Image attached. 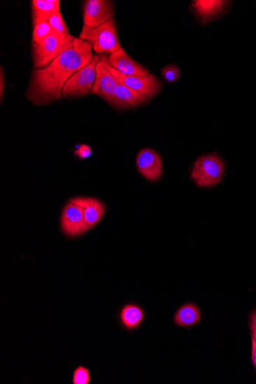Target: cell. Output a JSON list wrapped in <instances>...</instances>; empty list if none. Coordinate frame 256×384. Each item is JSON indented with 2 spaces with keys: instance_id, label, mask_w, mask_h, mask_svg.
<instances>
[{
  "instance_id": "ba28073f",
  "label": "cell",
  "mask_w": 256,
  "mask_h": 384,
  "mask_svg": "<svg viewBox=\"0 0 256 384\" xmlns=\"http://www.w3.org/2000/svg\"><path fill=\"white\" fill-rule=\"evenodd\" d=\"M114 10L113 4L107 0H86L84 4V26L97 27L113 20Z\"/></svg>"
},
{
  "instance_id": "44dd1931",
  "label": "cell",
  "mask_w": 256,
  "mask_h": 384,
  "mask_svg": "<svg viewBox=\"0 0 256 384\" xmlns=\"http://www.w3.org/2000/svg\"><path fill=\"white\" fill-rule=\"evenodd\" d=\"M162 77L168 82H175L180 77V70L176 65H168L161 71Z\"/></svg>"
},
{
  "instance_id": "ac0fdd59",
  "label": "cell",
  "mask_w": 256,
  "mask_h": 384,
  "mask_svg": "<svg viewBox=\"0 0 256 384\" xmlns=\"http://www.w3.org/2000/svg\"><path fill=\"white\" fill-rule=\"evenodd\" d=\"M53 29L48 22L38 23L33 29L32 41L33 44H39L53 32Z\"/></svg>"
},
{
  "instance_id": "277c9868",
  "label": "cell",
  "mask_w": 256,
  "mask_h": 384,
  "mask_svg": "<svg viewBox=\"0 0 256 384\" xmlns=\"http://www.w3.org/2000/svg\"><path fill=\"white\" fill-rule=\"evenodd\" d=\"M224 171V163L218 156L206 155L196 161L192 178L198 186L210 187L221 181Z\"/></svg>"
},
{
  "instance_id": "e0dca14e",
  "label": "cell",
  "mask_w": 256,
  "mask_h": 384,
  "mask_svg": "<svg viewBox=\"0 0 256 384\" xmlns=\"http://www.w3.org/2000/svg\"><path fill=\"white\" fill-rule=\"evenodd\" d=\"M226 3L222 0H196L194 2V7L196 13L206 20L218 13Z\"/></svg>"
},
{
  "instance_id": "8fae6325",
  "label": "cell",
  "mask_w": 256,
  "mask_h": 384,
  "mask_svg": "<svg viewBox=\"0 0 256 384\" xmlns=\"http://www.w3.org/2000/svg\"><path fill=\"white\" fill-rule=\"evenodd\" d=\"M69 201L81 208L90 230L101 221L105 213V206L95 198L76 197L70 199Z\"/></svg>"
},
{
  "instance_id": "3957f363",
  "label": "cell",
  "mask_w": 256,
  "mask_h": 384,
  "mask_svg": "<svg viewBox=\"0 0 256 384\" xmlns=\"http://www.w3.org/2000/svg\"><path fill=\"white\" fill-rule=\"evenodd\" d=\"M79 39L88 41L97 54H112L121 48L116 25L111 20L97 27L84 26Z\"/></svg>"
},
{
  "instance_id": "8992f818",
  "label": "cell",
  "mask_w": 256,
  "mask_h": 384,
  "mask_svg": "<svg viewBox=\"0 0 256 384\" xmlns=\"http://www.w3.org/2000/svg\"><path fill=\"white\" fill-rule=\"evenodd\" d=\"M109 69L115 78L120 80L123 84L142 93L147 99H151L159 93L161 83L153 74L126 75L115 70L109 65Z\"/></svg>"
},
{
  "instance_id": "cb8c5ba5",
  "label": "cell",
  "mask_w": 256,
  "mask_h": 384,
  "mask_svg": "<svg viewBox=\"0 0 256 384\" xmlns=\"http://www.w3.org/2000/svg\"><path fill=\"white\" fill-rule=\"evenodd\" d=\"M252 362L256 369V341L252 338Z\"/></svg>"
},
{
  "instance_id": "7a4b0ae2",
  "label": "cell",
  "mask_w": 256,
  "mask_h": 384,
  "mask_svg": "<svg viewBox=\"0 0 256 384\" xmlns=\"http://www.w3.org/2000/svg\"><path fill=\"white\" fill-rule=\"evenodd\" d=\"M75 37L55 29L42 43L32 46L33 62L37 69L46 68L66 49L71 48Z\"/></svg>"
},
{
  "instance_id": "7402d4cb",
  "label": "cell",
  "mask_w": 256,
  "mask_h": 384,
  "mask_svg": "<svg viewBox=\"0 0 256 384\" xmlns=\"http://www.w3.org/2000/svg\"><path fill=\"white\" fill-rule=\"evenodd\" d=\"M90 154H92V149L86 145H80L76 152V154L81 158V159H84V158L90 157Z\"/></svg>"
},
{
  "instance_id": "9c48e42d",
  "label": "cell",
  "mask_w": 256,
  "mask_h": 384,
  "mask_svg": "<svg viewBox=\"0 0 256 384\" xmlns=\"http://www.w3.org/2000/svg\"><path fill=\"white\" fill-rule=\"evenodd\" d=\"M61 225L65 234L71 237L84 234L90 230L81 208L70 201L63 208Z\"/></svg>"
},
{
  "instance_id": "30bf717a",
  "label": "cell",
  "mask_w": 256,
  "mask_h": 384,
  "mask_svg": "<svg viewBox=\"0 0 256 384\" xmlns=\"http://www.w3.org/2000/svg\"><path fill=\"white\" fill-rule=\"evenodd\" d=\"M139 172L148 180L156 181L162 174V161L160 155L151 149H144L137 157Z\"/></svg>"
},
{
  "instance_id": "52a82bcc",
  "label": "cell",
  "mask_w": 256,
  "mask_h": 384,
  "mask_svg": "<svg viewBox=\"0 0 256 384\" xmlns=\"http://www.w3.org/2000/svg\"><path fill=\"white\" fill-rule=\"evenodd\" d=\"M109 65V57L102 55L96 66V79L90 94L100 96L112 105L118 79L112 74Z\"/></svg>"
},
{
  "instance_id": "5b68a950",
  "label": "cell",
  "mask_w": 256,
  "mask_h": 384,
  "mask_svg": "<svg viewBox=\"0 0 256 384\" xmlns=\"http://www.w3.org/2000/svg\"><path fill=\"white\" fill-rule=\"evenodd\" d=\"M102 55L93 56V60L73 75L66 82L63 90V97H77L92 93L96 79V66Z\"/></svg>"
},
{
  "instance_id": "4fadbf2b",
  "label": "cell",
  "mask_w": 256,
  "mask_h": 384,
  "mask_svg": "<svg viewBox=\"0 0 256 384\" xmlns=\"http://www.w3.org/2000/svg\"><path fill=\"white\" fill-rule=\"evenodd\" d=\"M147 101L148 99L142 93L127 87L118 79V84L114 89L112 103L113 107L119 108V110H126V108L135 107Z\"/></svg>"
},
{
  "instance_id": "5bb4252c",
  "label": "cell",
  "mask_w": 256,
  "mask_h": 384,
  "mask_svg": "<svg viewBox=\"0 0 256 384\" xmlns=\"http://www.w3.org/2000/svg\"><path fill=\"white\" fill-rule=\"evenodd\" d=\"M33 27L43 22H47L50 15L60 12L59 0H33L32 1Z\"/></svg>"
},
{
  "instance_id": "603a6c76",
  "label": "cell",
  "mask_w": 256,
  "mask_h": 384,
  "mask_svg": "<svg viewBox=\"0 0 256 384\" xmlns=\"http://www.w3.org/2000/svg\"><path fill=\"white\" fill-rule=\"evenodd\" d=\"M250 321L252 338L256 341V310L251 314Z\"/></svg>"
},
{
  "instance_id": "6da1fadb",
  "label": "cell",
  "mask_w": 256,
  "mask_h": 384,
  "mask_svg": "<svg viewBox=\"0 0 256 384\" xmlns=\"http://www.w3.org/2000/svg\"><path fill=\"white\" fill-rule=\"evenodd\" d=\"M93 58V46L88 41L76 38L73 46L46 68L33 71L27 98L39 106L59 101L66 82L88 65Z\"/></svg>"
},
{
  "instance_id": "2e32d148",
  "label": "cell",
  "mask_w": 256,
  "mask_h": 384,
  "mask_svg": "<svg viewBox=\"0 0 256 384\" xmlns=\"http://www.w3.org/2000/svg\"><path fill=\"white\" fill-rule=\"evenodd\" d=\"M121 320L123 326L128 329H135L143 322L144 312L136 305H127L121 310Z\"/></svg>"
},
{
  "instance_id": "d4e9b609",
  "label": "cell",
  "mask_w": 256,
  "mask_h": 384,
  "mask_svg": "<svg viewBox=\"0 0 256 384\" xmlns=\"http://www.w3.org/2000/svg\"><path fill=\"white\" fill-rule=\"evenodd\" d=\"M4 77L3 69H1V77H0V79H1V93H0V95H1V99L4 95Z\"/></svg>"
},
{
  "instance_id": "9a60e30c",
  "label": "cell",
  "mask_w": 256,
  "mask_h": 384,
  "mask_svg": "<svg viewBox=\"0 0 256 384\" xmlns=\"http://www.w3.org/2000/svg\"><path fill=\"white\" fill-rule=\"evenodd\" d=\"M201 313L194 304L189 303L179 308L175 323L180 327H191L201 321Z\"/></svg>"
},
{
  "instance_id": "ffe728a7",
  "label": "cell",
  "mask_w": 256,
  "mask_h": 384,
  "mask_svg": "<svg viewBox=\"0 0 256 384\" xmlns=\"http://www.w3.org/2000/svg\"><path fill=\"white\" fill-rule=\"evenodd\" d=\"M90 382L89 370L80 366L74 373V384H88Z\"/></svg>"
},
{
  "instance_id": "d6986e66",
  "label": "cell",
  "mask_w": 256,
  "mask_h": 384,
  "mask_svg": "<svg viewBox=\"0 0 256 384\" xmlns=\"http://www.w3.org/2000/svg\"><path fill=\"white\" fill-rule=\"evenodd\" d=\"M48 22L53 29L64 33V34H69L67 26H66L60 12L53 13L50 18H48Z\"/></svg>"
},
{
  "instance_id": "7c38bea8",
  "label": "cell",
  "mask_w": 256,
  "mask_h": 384,
  "mask_svg": "<svg viewBox=\"0 0 256 384\" xmlns=\"http://www.w3.org/2000/svg\"><path fill=\"white\" fill-rule=\"evenodd\" d=\"M109 62L113 69L126 75H146L149 74L142 65H140L126 53L123 48L109 55Z\"/></svg>"
}]
</instances>
